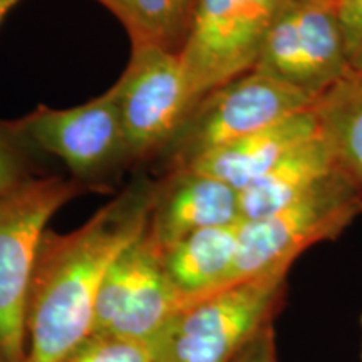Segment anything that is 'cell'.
I'll return each instance as SVG.
<instances>
[{
	"instance_id": "obj_14",
	"label": "cell",
	"mask_w": 362,
	"mask_h": 362,
	"mask_svg": "<svg viewBox=\"0 0 362 362\" xmlns=\"http://www.w3.org/2000/svg\"><path fill=\"white\" fill-rule=\"evenodd\" d=\"M336 171L320 134L293 148L274 168L238 192L242 221L262 220L291 206Z\"/></svg>"
},
{
	"instance_id": "obj_2",
	"label": "cell",
	"mask_w": 362,
	"mask_h": 362,
	"mask_svg": "<svg viewBox=\"0 0 362 362\" xmlns=\"http://www.w3.org/2000/svg\"><path fill=\"white\" fill-rule=\"evenodd\" d=\"M288 270H275L183 302L151 346L156 362H233L280 310Z\"/></svg>"
},
{
	"instance_id": "obj_15",
	"label": "cell",
	"mask_w": 362,
	"mask_h": 362,
	"mask_svg": "<svg viewBox=\"0 0 362 362\" xmlns=\"http://www.w3.org/2000/svg\"><path fill=\"white\" fill-rule=\"evenodd\" d=\"M314 111L336 170L362 189V71L325 90Z\"/></svg>"
},
{
	"instance_id": "obj_12",
	"label": "cell",
	"mask_w": 362,
	"mask_h": 362,
	"mask_svg": "<svg viewBox=\"0 0 362 362\" xmlns=\"http://www.w3.org/2000/svg\"><path fill=\"white\" fill-rule=\"evenodd\" d=\"M320 134L314 106L243 136L194 160L188 168L242 192L274 168L293 148Z\"/></svg>"
},
{
	"instance_id": "obj_10",
	"label": "cell",
	"mask_w": 362,
	"mask_h": 362,
	"mask_svg": "<svg viewBox=\"0 0 362 362\" xmlns=\"http://www.w3.org/2000/svg\"><path fill=\"white\" fill-rule=\"evenodd\" d=\"M181 298L146 235L119 255L99 287L90 334L153 341Z\"/></svg>"
},
{
	"instance_id": "obj_13",
	"label": "cell",
	"mask_w": 362,
	"mask_h": 362,
	"mask_svg": "<svg viewBox=\"0 0 362 362\" xmlns=\"http://www.w3.org/2000/svg\"><path fill=\"white\" fill-rule=\"evenodd\" d=\"M238 226L198 230L160 253L163 272L181 304L226 287L237 259Z\"/></svg>"
},
{
	"instance_id": "obj_9",
	"label": "cell",
	"mask_w": 362,
	"mask_h": 362,
	"mask_svg": "<svg viewBox=\"0 0 362 362\" xmlns=\"http://www.w3.org/2000/svg\"><path fill=\"white\" fill-rule=\"evenodd\" d=\"M2 126L19 141L57 156L81 183L128 161L115 86L81 106L67 110L37 106Z\"/></svg>"
},
{
	"instance_id": "obj_4",
	"label": "cell",
	"mask_w": 362,
	"mask_h": 362,
	"mask_svg": "<svg viewBox=\"0 0 362 362\" xmlns=\"http://www.w3.org/2000/svg\"><path fill=\"white\" fill-rule=\"evenodd\" d=\"M362 214V189L341 171L304 198L262 220L242 221L230 285L275 270H288L307 248L337 238Z\"/></svg>"
},
{
	"instance_id": "obj_5",
	"label": "cell",
	"mask_w": 362,
	"mask_h": 362,
	"mask_svg": "<svg viewBox=\"0 0 362 362\" xmlns=\"http://www.w3.org/2000/svg\"><path fill=\"white\" fill-rule=\"evenodd\" d=\"M315 101L252 69L208 93L160 156L168 163L170 173L185 170L206 153L309 110Z\"/></svg>"
},
{
	"instance_id": "obj_6",
	"label": "cell",
	"mask_w": 362,
	"mask_h": 362,
	"mask_svg": "<svg viewBox=\"0 0 362 362\" xmlns=\"http://www.w3.org/2000/svg\"><path fill=\"white\" fill-rule=\"evenodd\" d=\"M253 71L315 99L349 76L339 0H287L267 30Z\"/></svg>"
},
{
	"instance_id": "obj_18",
	"label": "cell",
	"mask_w": 362,
	"mask_h": 362,
	"mask_svg": "<svg viewBox=\"0 0 362 362\" xmlns=\"http://www.w3.org/2000/svg\"><path fill=\"white\" fill-rule=\"evenodd\" d=\"M339 17L352 71H362V0H339Z\"/></svg>"
},
{
	"instance_id": "obj_8",
	"label": "cell",
	"mask_w": 362,
	"mask_h": 362,
	"mask_svg": "<svg viewBox=\"0 0 362 362\" xmlns=\"http://www.w3.org/2000/svg\"><path fill=\"white\" fill-rule=\"evenodd\" d=\"M115 89L128 161L161 155L197 106L180 54L170 49L133 47Z\"/></svg>"
},
{
	"instance_id": "obj_21",
	"label": "cell",
	"mask_w": 362,
	"mask_h": 362,
	"mask_svg": "<svg viewBox=\"0 0 362 362\" xmlns=\"http://www.w3.org/2000/svg\"><path fill=\"white\" fill-rule=\"evenodd\" d=\"M19 2L21 0H0V24H2L4 19H6L7 13L11 12Z\"/></svg>"
},
{
	"instance_id": "obj_7",
	"label": "cell",
	"mask_w": 362,
	"mask_h": 362,
	"mask_svg": "<svg viewBox=\"0 0 362 362\" xmlns=\"http://www.w3.org/2000/svg\"><path fill=\"white\" fill-rule=\"evenodd\" d=\"M287 0H194L180 59L194 103L252 71Z\"/></svg>"
},
{
	"instance_id": "obj_17",
	"label": "cell",
	"mask_w": 362,
	"mask_h": 362,
	"mask_svg": "<svg viewBox=\"0 0 362 362\" xmlns=\"http://www.w3.org/2000/svg\"><path fill=\"white\" fill-rule=\"evenodd\" d=\"M62 362H156L151 341L89 334Z\"/></svg>"
},
{
	"instance_id": "obj_11",
	"label": "cell",
	"mask_w": 362,
	"mask_h": 362,
	"mask_svg": "<svg viewBox=\"0 0 362 362\" xmlns=\"http://www.w3.org/2000/svg\"><path fill=\"white\" fill-rule=\"evenodd\" d=\"M238 223L242 215L237 189L192 170L171 171L158 181L146 240L160 255L198 230Z\"/></svg>"
},
{
	"instance_id": "obj_16",
	"label": "cell",
	"mask_w": 362,
	"mask_h": 362,
	"mask_svg": "<svg viewBox=\"0 0 362 362\" xmlns=\"http://www.w3.org/2000/svg\"><path fill=\"white\" fill-rule=\"evenodd\" d=\"M123 24L131 47H161L180 52L194 0H96Z\"/></svg>"
},
{
	"instance_id": "obj_20",
	"label": "cell",
	"mask_w": 362,
	"mask_h": 362,
	"mask_svg": "<svg viewBox=\"0 0 362 362\" xmlns=\"http://www.w3.org/2000/svg\"><path fill=\"white\" fill-rule=\"evenodd\" d=\"M233 362H277L274 324L262 329L235 357Z\"/></svg>"
},
{
	"instance_id": "obj_1",
	"label": "cell",
	"mask_w": 362,
	"mask_h": 362,
	"mask_svg": "<svg viewBox=\"0 0 362 362\" xmlns=\"http://www.w3.org/2000/svg\"><path fill=\"white\" fill-rule=\"evenodd\" d=\"M156 188L136 181L72 232L45 230L27 296L24 362H62L89 336L99 287L146 235Z\"/></svg>"
},
{
	"instance_id": "obj_3",
	"label": "cell",
	"mask_w": 362,
	"mask_h": 362,
	"mask_svg": "<svg viewBox=\"0 0 362 362\" xmlns=\"http://www.w3.org/2000/svg\"><path fill=\"white\" fill-rule=\"evenodd\" d=\"M84 192L78 180H25L0 194V362H24L25 305L47 223Z\"/></svg>"
},
{
	"instance_id": "obj_19",
	"label": "cell",
	"mask_w": 362,
	"mask_h": 362,
	"mask_svg": "<svg viewBox=\"0 0 362 362\" xmlns=\"http://www.w3.org/2000/svg\"><path fill=\"white\" fill-rule=\"evenodd\" d=\"M11 136L2 126L0 129V194L17 188L27 178L24 160Z\"/></svg>"
}]
</instances>
